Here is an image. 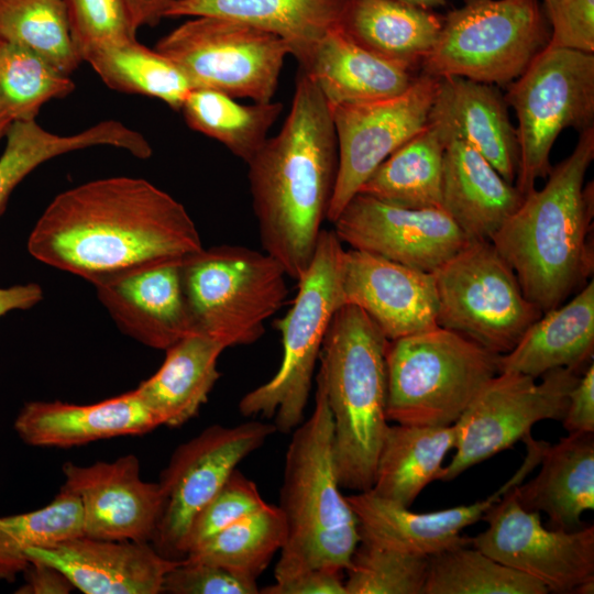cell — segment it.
<instances>
[{
	"mask_svg": "<svg viewBox=\"0 0 594 594\" xmlns=\"http://www.w3.org/2000/svg\"><path fill=\"white\" fill-rule=\"evenodd\" d=\"M201 249L184 205L148 180L129 176L62 191L28 240L34 258L95 286L148 265L184 260Z\"/></svg>",
	"mask_w": 594,
	"mask_h": 594,
	"instance_id": "1",
	"label": "cell"
},
{
	"mask_svg": "<svg viewBox=\"0 0 594 594\" xmlns=\"http://www.w3.org/2000/svg\"><path fill=\"white\" fill-rule=\"evenodd\" d=\"M248 166L263 251L298 280L314 257L339 167L329 105L302 70L280 131Z\"/></svg>",
	"mask_w": 594,
	"mask_h": 594,
	"instance_id": "2",
	"label": "cell"
},
{
	"mask_svg": "<svg viewBox=\"0 0 594 594\" xmlns=\"http://www.w3.org/2000/svg\"><path fill=\"white\" fill-rule=\"evenodd\" d=\"M594 127L580 132L572 153L552 167L546 185L527 194L491 242L514 270L526 298L542 312L554 308L593 273L590 243Z\"/></svg>",
	"mask_w": 594,
	"mask_h": 594,
	"instance_id": "3",
	"label": "cell"
},
{
	"mask_svg": "<svg viewBox=\"0 0 594 594\" xmlns=\"http://www.w3.org/2000/svg\"><path fill=\"white\" fill-rule=\"evenodd\" d=\"M388 340L358 306L340 307L326 332L317 381L333 419L334 463L341 488L371 490L386 417Z\"/></svg>",
	"mask_w": 594,
	"mask_h": 594,
	"instance_id": "4",
	"label": "cell"
},
{
	"mask_svg": "<svg viewBox=\"0 0 594 594\" xmlns=\"http://www.w3.org/2000/svg\"><path fill=\"white\" fill-rule=\"evenodd\" d=\"M333 446L332 415L317 381L314 410L293 430L285 455L278 507L287 534L275 571L329 566L344 572L349 565L359 526L341 493Z\"/></svg>",
	"mask_w": 594,
	"mask_h": 594,
	"instance_id": "5",
	"label": "cell"
},
{
	"mask_svg": "<svg viewBox=\"0 0 594 594\" xmlns=\"http://www.w3.org/2000/svg\"><path fill=\"white\" fill-rule=\"evenodd\" d=\"M499 354L460 333L436 327L388 340V421L451 426L497 373Z\"/></svg>",
	"mask_w": 594,
	"mask_h": 594,
	"instance_id": "6",
	"label": "cell"
},
{
	"mask_svg": "<svg viewBox=\"0 0 594 594\" xmlns=\"http://www.w3.org/2000/svg\"><path fill=\"white\" fill-rule=\"evenodd\" d=\"M342 242L321 230L311 263L297 280L298 292L287 314L277 319L283 358L277 372L239 402L244 417H274L276 431L292 432L304 421L315 366L326 332L344 301L341 285Z\"/></svg>",
	"mask_w": 594,
	"mask_h": 594,
	"instance_id": "7",
	"label": "cell"
},
{
	"mask_svg": "<svg viewBox=\"0 0 594 594\" xmlns=\"http://www.w3.org/2000/svg\"><path fill=\"white\" fill-rule=\"evenodd\" d=\"M287 274L266 252L241 245L201 249L180 265L194 330L226 349L255 343L285 302Z\"/></svg>",
	"mask_w": 594,
	"mask_h": 594,
	"instance_id": "8",
	"label": "cell"
},
{
	"mask_svg": "<svg viewBox=\"0 0 594 594\" xmlns=\"http://www.w3.org/2000/svg\"><path fill=\"white\" fill-rule=\"evenodd\" d=\"M550 25L538 0H463L442 18L421 73L508 86L548 45Z\"/></svg>",
	"mask_w": 594,
	"mask_h": 594,
	"instance_id": "9",
	"label": "cell"
},
{
	"mask_svg": "<svg viewBox=\"0 0 594 594\" xmlns=\"http://www.w3.org/2000/svg\"><path fill=\"white\" fill-rule=\"evenodd\" d=\"M505 100L517 118V189L526 196L552 166L559 134L594 127V53L546 46L508 85Z\"/></svg>",
	"mask_w": 594,
	"mask_h": 594,
	"instance_id": "10",
	"label": "cell"
},
{
	"mask_svg": "<svg viewBox=\"0 0 594 594\" xmlns=\"http://www.w3.org/2000/svg\"><path fill=\"white\" fill-rule=\"evenodd\" d=\"M433 275L438 326L493 353H508L542 315L491 241H472Z\"/></svg>",
	"mask_w": 594,
	"mask_h": 594,
	"instance_id": "11",
	"label": "cell"
},
{
	"mask_svg": "<svg viewBox=\"0 0 594 594\" xmlns=\"http://www.w3.org/2000/svg\"><path fill=\"white\" fill-rule=\"evenodd\" d=\"M194 89L270 102L276 92L289 46L278 36L223 18H191L156 43Z\"/></svg>",
	"mask_w": 594,
	"mask_h": 594,
	"instance_id": "12",
	"label": "cell"
},
{
	"mask_svg": "<svg viewBox=\"0 0 594 594\" xmlns=\"http://www.w3.org/2000/svg\"><path fill=\"white\" fill-rule=\"evenodd\" d=\"M499 372L492 377L454 424L455 453L443 466L440 481L513 447L541 420H562L579 370L557 367L541 375Z\"/></svg>",
	"mask_w": 594,
	"mask_h": 594,
	"instance_id": "13",
	"label": "cell"
},
{
	"mask_svg": "<svg viewBox=\"0 0 594 594\" xmlns=\"http://www.w3.org/2000/svg\"><path fill=\"white\" fill-rule=\"evenodd\" d=\"M276 432L274 424L251 420L233 427L211 425L178 446L160 476L161 516L151 540L166 559L185 558L190 526L241 461Z\"/></svg>",
	"mask_w": 594,
	"mask_h": 594,
	"instance_id": "14",
	"label": "cell"
},
{
	"mask_svg": "<svg viewBox=\"0 0 594 594\" xmlns=\"http://www.w3.org/2000/svg\"><path fill=\"white\" fill-rule=\"evenodd\" d=\"M515 486L485 513L487 528L471 537V544L537 580L548 593H575L594 579V527H543L540 513L520 505Z\"/></svg>",
	"mask_w": 594,
	"mask_h": 594,
	"instance_id": "15",
	"label": "cell"
},
{
	"mask_svg": "<svg viewBox=\"0 0 594 594\" xmlns=\"http://www.w3.org/2000/svg\"><path fill=\"white\" fill-rule=\"evenodd\" d=\"M438 81L421 73L397 96L329 107L339 167L327 220L333 222L373 170L427 127Z\"/></svg>",
	"mask_w": 594,
	"mask_h": 594,
	"instance_id": "16",
	"label": "cell"
},
{
	"mask_svg": "<svg viewBox=\"0 0 594 594\" xmlns=\"http://www.w3.org/2000/svg\"><path fill=\"white\" fill-rule=\"evenodd\" d=\"M332 223L351 249L428 273L472 242L442 208H404L360 193Z\"/></svg>",
	"mask_w": 594,
	"mask_h": 594,
	"instance_id": "17",
	"label": "cell"
},
{
	"mask_svg": "<svg viewBox=\"0 0 594 594\" xmlns=\"http://www.w3.org/2000/svg\"><path fill=\"white\" fill-rule=\"evenodd\" d=\"M522 441L526 455L512 477L485 499L429 513H415L395 502L363 491L348 495L359 526L360 540H366L410 554L431 557L444 550L471 544L461 531L477 522L513 486L520 484L539 465L548 442L531 433Z\"/></svg>",
	"mask_w": 594,
	"mask_h": 594,
	"instance_id": "18",
	"label": "cell"
},
{
	"mask_svg": "<svg viewBox=\"0 0 594 594\" xmlns=\"http://www.w3.org/2000/svg\"><path fill=\"white\" fill-rule=\"evenodd\" d=\"M62 488L80 502L84 536L151 542L163 505L158 482H145L134 454L90 465L66 462Z\"/></svg>",
	"mask_w": 594,
	"mask_h": 594,
	"instance_id": "19",
	"label": "cell"
},
{
	"mask_svg": "<svg viewBox=\"0 0 594 594\" xmlns=\"http://www.w3.org/2000/svg\"><path fill=\"white\" fill-rule=\"evenodd\" d=\"M341 285L345 304L361 308L387 340L438 327L433 273L350 249L341 257Z\"/></svg>",
	"mask_w": 594,
	"mask_h": 594,
	"instance_id": "20",
	"label": "cell"
},
{
	"mask_svg": "<svg viewBox=\"0 0 594 594\" xmlns=\"http://www.w3.org/2000/svg\"><path fill=\"white\" fill-rule=\"evenodd\" d=\"M25 554L29 561L57 568L85 594H160L166 573L178 562L161 556L151 542L84 535Z\"/></svg>",
	"mask_w": 594,
	"mask_h": 594,
	"instance_id": "21",
	"label": "cell"
},
{
	"mask_svg": "<svg viewBox=\"0 0 594 594\" xmlns=\"http://www.w3.org/2000/svg\"><path fill=\"white\" fill-rule=\"evenodd\" d=\"M182 262L156 263L95 286L122 332L164 351L195 332L182 288Z\"/></svg>",
	"mask_w": 594,
	"mask_h": 594,
	"instance_id": "22",
	"label": "cell"
},
{
	"mask_svg": "<svg viewBox=\"0 0 594 594\" xmlns=\"http://www.w3.org/2000/svg\"><path fill=\"white\" fill-rule=\"evenodd\" d=\"M505 96L495 85L463 77H441L428 123L442 139H459L476 150L508 183L518 168L516 128Z\"/></svg>",
	"mask_w": 594,
	"mask_h": 594,
	"instance_id": "23",
	"label": "cell"
},
{
	"mask_svg": "<svg viewBox=\"0 0 594 594\" xmlns=\"http://www.w3.org/2000/svg\"><path fill=\"white\" fill-rule=\"evenodd\" d=\"M158 426V419L136 389L87 405L30 402L24 404L13 424L26 444L62 449L116 437L141 436Z\"/></svg>",
	"mask_w": 594,
	"mask_h": 594,
	"instance_id": "24",
	"label": "cell"
},
{
	"mask_svg": "<svg viewBox=\"0 0 594 594\" xmlns=\"http://www.w3.org/2000/svg\"><path fill=\"white\" fill-rule=\"evenodd\" d=\"M524 197L469 144L446 142L441 208L471 241H491Z\"/></svg>",
	"mask_w": 594,
	"mask_h": 594,
	"instance_id": "25",
	"label": "cell"
},
{
	"mask_svg": "<svg viewBox=\"0 0 594 594\" xmlns=\"http://www.w3.org/2000/svg\"><path fill=\"white\" fill-rule=\"evenodd\" d=\"M299 69L329 107L397 96L418 76L416 70L366 50L339 26L312 48Z\"/></svg>",
	"mask_w": 594,
	"mask_h": 594,
	"instance_id": "26",
	"label": "cell"
},
{
	"mask_svg": "<svg viewBox=\"0 0 594 594\" xmlns=\"http://www.w3.org/2000/svg\"><path fill=\"white\" fill-rule=\"evenodd\" d=\"M345 0H170L164 18L216 16L280 37L302 64L312 48L339 26Z\"/></svg>",
	"mask_w": 594,
	"mask_h": 594,
	"instance_id": "27",
	"label": "cell"
},
{
	"mask_svg": "<svg viewBox=\"0 0 594 594\" xmlns=\"http://www.w3.org/2000/svg\"><path fill=\"white\" fill-rule=\"evenodd\" d=\"M594 350V282H587L568 302L544 312L517 344L498 358L499 372L541 376L557 367L581 370Z\"/></svg>",
	"mask_w": 594,
	"mask_h": 594,
	"instance_id": "28",
	"label": "cell"
},
{
	"mask_svg": "<svg viewBox=\"0 0 594 594\" xmlns=\"http://www.w3.org/2000/svg\"><path fill=\"white\" fill-rule=\"evenodd\" d=\"M538 474L515 486L520 505L544 512L556 529L580 528L581 517L594 508V432L568 433L548 443Z\"/></svg>",
	"mask_w": 594,
	"mask_h": 594,
	"instance_id": "29",
	"label": "cell"
},
{
	"mask_svg": "<svg viewBox=\"0 0 594 594\" xmlns=\"http://www.w3.org/2000/svg\"><path fill=\"white\" fill-rule=\"evenodd\" d=\"M224 349L191 332L165 350L161 367L135 388L161 426L179 427L198 415L220 378L218 360Z\"/></svg>",
	"mask_w": 594,
	"mask_h": 594,
	"instance_id": "30",
	"label": "cell"
},
{
	"mask_svg": "<svg viewBox=\"0 0 594 594\" xmlns=\"http://www.w3.org/2000/svg\"><path fill=\"white\" fill-rule=\"evenodd\" d=\"M4 136L7 143L0 156V216L13 189L36 167L56 156L102 145L128 151L142 160L153 152L142 133L113 119L68 135L47 131L35 120L14 121Z\"/></svg>",
	"mask_w": 594,
	"mask_h": 594,
	"instance_id": "31",
	"label": "cell"
},
{
	"mask_svg": "<svg viewBox=\"0 0 594 594\" xmlns=\"http://www.w3.org/2000/svg\"><path fill=\"white\" fill-rule=\"evenodd\" d=\"M442 18L400 0H345L339 28L366 50L416 70L433 47Z\"/></svg>",
	"mask_w": 594,
	"mask_h": 594,
	"instance_id": "32",
	"label": "cell"
},
{
	"mask_svg": "<svg viewBox=\"0 0 594 594\" xmlns=\"http://www.w3.org/2000/svg\"><path fill=\"white\" fill-rule=\"evenodd\" d=\"M454 446V425H388L370 491L410 507L428 484L440 479L444 458Z\"/></svg>",
	"mask_w": 594,
	"mask_h": 594,
	"instance_id": "33",
	"label": "cell"
},
{
	"mask_svg": "<svg viewBox=\"0 0 594 594\" xmlns=\"http://www.w3.org/2000/svg\"><path fill=\"white\" fill-rule=\"evenodd\" d=\"M444 148L446 141L428 123L387 156L358 193L404 208H441Z\"/></svg>",
	"mask_w": 594,
	"mask_h": 594,
	"instance_id": "34",
	"label": "cell"
},
{
	"mask_svg": "<svg viewBox=\"0 0 594 594\" xmlns=\"http://www.w3.org/2000/svg\"><path fill=\"white\" fill-rule=\"evenodd\" d=\"M111 89L158 99L179 111L194 89L188 77L168 57L138 38L97 45L81 56Z\"/></svg>",
	"mask_w": 594,
	"mask_h": 594,
	"instance_id": "35",
	"label": "cell"
},
{
	"mask_svg": "<svg viewBox=\"0 0 594 594\" xmlns=\"http://www.w3.org/2000/svg\"><path fill=\"white\" fill-rule=\"evenodd\" d=\"M283 108L273 100L242 105L220 91L195 88L179 111L191 130L220 142L248 164L267 140Z\"/></svg>",
	"mask_w": 594,
	"mask_h": 594,
	"instance_id": "36",
	"label": "cell"
},
{
	"mask_svg": "<svg viewBox=\"0 0 594 594\" xmlns=\"http://www.w3.org/2000/svg\"><path fill=\"white\" fill-rule=\"evenodd\" d=\"M286 534L282 510L267 504L213 535L183 560L216 564L256 581L285 544Z\"/></svg>",
	"mask_w": 594,
	"mask_h": 594,
	"instance_id": "37",
	"label": "cell"
},
{
	"mask_svg": "<svg viewBox=\"0 0 594 594\" xmlns=\"http://www.w3.org/2000/svg\"><path fill=\"white\" fill-rule=\"evenodd\" d=\"M84 535L79 498L61 487L46 506L0 517V581L13 582L30 561L26 551L48 548Z\"/></svg>",
	"mask_w": 594,
	"mask_h": 594,
	"instance_id": "38",
	"label": "cell"
},
{
	"mask_svg": "<svg viewBox=\"0 0 594 594\" xmlns=\"http://www.w3.org/2000/svg\"><path fill=\"white\" fill-rule=\"evenodd\" d=\"M0 40L33 51L67 76L82 62L64 0H0Z\"/></svg>",
	"mask_w": 594,
	"mask_h": 594,
	"instance_id": "39",
	"label": "cell"
},
{
	"mask_svg": "<svg viewBox=\"0 0 594 594\" xmlns=\"http://www.w3.org/2000/svg\"><path fill=\"white\" fill-rule=\"evenodd\" d=\"M537 580L485 554L472 544L429 557L424 594H547Z\"/></svg>",
	"mask_w": 594,
	"mask_h": 594,
	"instance_id": "40",
	"label": "cell"
},
{
	"mask_svg": "<svg viewBox=\"0 0 594 594\" xmlns=\"http://www.w3.org/2000/svg\"><path fill=\"white\" fill-rule=\"evenodd\" d=\"M75 88L69 76L33 51L0 40V114L11 122L35 120L43 105Z\"/></svg>",
	"mask_w": 594,
	"mask_h": 594,
	"instance_id": "41",
	"label": "cell"
},
{
	"mask_svg": "<svg viewBox=\"0 0 594 594\" xmlns=\"http://www.w3.org/2000/svg\"><path fill=\"white\" fill-rule=\"evenodd\" d=\"M429 558L360 540L349 565L346 594H424Z\"/></svg>",
	"mask_w": 594,
	"mask_h": 594,
	"instance_id": "42",
	"label": "cell"
},
{
	"mask_svg": "<svg viewBox=\"0 0 594 594\" xmlns=\"http://www.w3.org/2000/svg\"><path fill=\"white\" fill-rule=\"evenodd\" d=\"M267 504L256 484L238 469L234 470L194 519L186 539L185 557L213 535Z\"/></svg>",
	"mask_w": 594,
	"mask_h": 594,
	"instance_id": "43",
	"label": "cell"
},
{
	"mask_svg": "<svg viewBox=\"0 0 594 594\" xmlns=\"http://www.w3.org/2000/svg\"><path fill=\"white\" fill-rule=\"evenodd\" d=\"M74 43L80 57L97 45L135 40L123 0H64ZM82 61V59H81Z\"/></svg>",
	"mask_w": 594,
	"mask_h": 594,
	"instance_id": "44",
	"label": "cell"
},
{
	"mask_svg": "<svg viewBox=\"0 0 594 594\" xmlns=\"http://www.w3.org/2000/svg\"><path fill=\"white\" fill-rule=\"evenodd\" d=\"M162 593L167 594H257L256 581L199 561L180 560L165 575Z\"/></svg>",
	"mask_w": 594,
	"mask_h": 594,
	"instance_id": "45",
	"label": "cell"
},
{
	"mask_svg": "<svg viewBox=\"0 0 594 594\" xmlns=\"http://www.w3.org/2000/svg\"><path fill=\"white\" fill-rule=\"evenodd\" d=\"M548 47L594 53V0H543Z\"/></svg>",
	"mask_w": 594,
	"mask_h": 594,
	"instance_id": "46",
	"label": "cell"
},
{
	"mask_svg": "<svg viewBox=\"0 0 594 594\" xmlns=\"http://www.w3.org/2000/svg\"><path fill=\"white\" fill-rule=\"evenodd\" d=\"M275 582L262 594H346L343 571L329 566H299L274 571Z\"/></svg>",
	"mask_w": 594,
	"mask_h": 594,
	"instance_id": "47",
	"label": "cell"
},
{
	"mask_svg": "<svg viewBox=\"0 0 594 594\" xmlns=\"http://www.w3.org/2000/svg\"><path fill=\"white\" fill-rule=\"evenodd\" d=\"M568 433L594 432V365L591 362L569 394L561 420Z\"/></svg>",
	"mask_w": 594,
	"mask_h": 594,
	"instance_id": "48",
	"label": "cell"
},
{
	"mask_svg": "<svg viewBox=\"0 0 594 594\" xmlns=\"http://www.w3.org/2000/svg\"><path fill=\"white\" fill-rule=\"evenodd\" d=\"M23 573L25 582L15 592L19 594H68L75 590L62 571L37 560H30Z\"/></svg>",
	"mask_w": 594,
	"mask_h": 594,
	"instance_id": "49",
	"label": "cell"
},
{
	"mask_svg": "<svg viewBox=\"0 0 594 594\" xmlns=\"http://www.w3.org/2000/svg\"><path fill=\"white\" fill-rule=\"evenodd\" d=\"M42 298L43 290L35 283L0 288V317L11 310L30 309Z\"/></svg>",
	"mask_w": 594,
	"mask_h": 594,
	"instance_id": "50",
	"label": "cell"
},
{
	"mask_svg": "<svg viewBox=\"0 0 594 594\" xmlns=\"http://www.w3.org/2000/svg\"><path fill=\"white\" fill-rule=\"evenodd\" d=\"M134 26L156 25L164 19V11L169 0H123Z\"/></svg>",
	"mask_w": 594,
	"mask_h": 594,
	"instance_id": "51",
	"label": "cell"
},
{
	"mask_svg": "<svg viewBox=\"0 0 594 594\" xmlns=\"http://www.w3.org/2000/svg\"><path fill=\"white\" fill-rule=\"evenodd\" d=\"M410 6L418 7L426 10H432L437 7L443 6L446 0H400Z\"/></svg>",
	"mask_w": 594,
	"mask_h": 594,
	"instance_id": "52",
	"label": "cell"
},
{
	"mask_svg": "<svg viewBox=\"0 0 594 594\" xmlns=\"http://www.w3.org/2000/svg\"><path fill=\"white\" fill-rule=\"evenodd\" d=\"M12 122L7 117L0 114V138L3 136Z\"/></svg>",
	"mask_w": 594,
	"mask_h": 594,
	"instance_id": "53",
	"label": "cell"
},
{
	"mask_svg": "<svg viewBox=\"0 0 594 594\" xmlns=\"http://www.w3.org/2000/svg\"><path fill=\"white\" fill-rule=\"evenodd\" d=\"M170 1V0H169Z\"/></svg>",
	"mask_w": 594,
	"mask_h": 594,
	"instance_id": "54",
	"label": "cell"
}]
</instances>
